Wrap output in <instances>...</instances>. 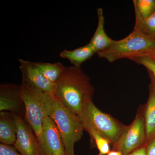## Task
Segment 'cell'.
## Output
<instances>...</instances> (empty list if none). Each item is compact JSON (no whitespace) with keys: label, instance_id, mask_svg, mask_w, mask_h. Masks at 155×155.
<instances>
[{"label":"cell","instance_id":"16","mask_svg":"<svg viewBox=\"0 0 155 155\" xmlns=\"http://www.w3.org/2000/svg\"><path fill=\"white\" fill-rule=\"evenodd\" d=\"M136 21L149 18L155 13V0H134Z\"/></svg>","mask_w":155,"mask_h":155},{"label":"cell","instance_id":"15","mask_svg":"<svg viewBox=\"0 0 155 155\" xmlns=\"http://www.w3.org/2000/svg\"><path fill=\"white\" fill-rule=\"evenodd\" d=\"M146 143L155 137V90L153 87L145 111Z\"/></svg>","mask_w":155,"mask_h":155},{"label":"cell","instance_id":"22","mask_svg":"<svg viewBox=\"0 0 155 155\" xmlns=\"http://www.w3.org/2000/svg\"><path fill=\"white\" fill-rule=\"evenodd\" d=\"M146 143L127 155H146Z\"/></svg>","mask_w":155,"mask_h":155},{"label":"cell","instance_id":"24","mask_svg":"<svg viewBox=\"0 0 155 155\" xmlns=\"http://www.w3.org/2000/svg\"><path fill=\"white\" fill-rule=\"evenodd\" d=\"M150 56V57H151L154 60H155V51L153 52L152 53Z\"/></svg>","mask_w":155,"mask_h":155},{"label":"cell","instance_id":"2","mask_svg":"<svg viewBox=\"0 0 155 155\" xmlns=\"http://www.w3.org/2000/svg\"><path fill=\"white\" fill-rule=\"evenodd\" d=\"M155 51V41L145 35L137 28L127 37L119 40H114L105 50L97 54L110 63L119 59L128 58L130 60L145 55H150Z\"/></svg>","mask_w":155,"mask_h":155},{"label":"cell","instance_id":"6","mask_svg":"<svg viewBox=\"0 0 155 155\" xmlns=\"http://www.w3.org/2000/svg\"><path fill=\"white\" fill-rule=\"evenodd\" d=\"M146 143L144 118L141 114L136 116L133 122L126 126L113 150L119 151L122 155H127Z\"/></svg>","mask_w":155,"mask_h":155},{"label":"cell","instance_id":"4","mask_svg":"<svg viewBox=\"0 0 155 155\" xmlns=\"http://www.w3.org/2000/svg\"><path fill=\"white\" fill-rule=\"evenodd\" d=\"M80 120L84 130H94L107 140L113 146L117 143L126 127L110 115L100 110L92 100L87 103Z\"/></svg>","mask_w":155,"mask_h":155},{"label":"cell","instance_id":"14","mask_svg":"<svg viewBox=\"0 0 155 155\" xmlns=\"http://www.w3.org/2000/svg\"><path fill=\"white\" fill-rule=\"evenodd\" d=\"M34 66L47 79L54 84L59 80L67 67L60 62L48 63L33 62Z\"/></svg>","mask_w":155,"mask_h":155},{"label":"cell","instance_id":"12","mask_svg":"<svg viewBox=\"0 0 155 155\" xmlns=\"http://www.w3.org/2000/svg\"><path fill=\"white\" fill-rule=\"evenodd\" d=\"M98 24L94 34L91 39L90 44L93 48L96 54L102 51L109 47L114 41L107 35L104 29V17L103 9L98 8L97 9Z\"/></svg>","mask_w":155,"mask_h":155},{"label":"cell","instance_id":"19","mask_svg":"<svg viewBox=\"0 0 155 155\" xmlns=\"http://www.w3.org/2000/svg\"><path fill=\"white\" fill-rule=\"evenodd\" d=\"M131 61L145 67L152 74L155 82V60L150 55H145L134 58Z\"/></svg>","mask_w":155,"mask_h":155},{"label":"cell","instance_id":"13","mask_svg":"<svg viewBox=\"0 0 155 155\" xmlns=\"http://www.w3.org/2000/svg\"><path fill=\"white\" fill-rule=\"evenodd\" d=\"M95 54L91 45L88 43L74 50H64L60 53V56L61 58L69 60L72 66L81 68V65Z\"/></svg>","mask_w":155,"mask_h":155},{"label":"cell","instance_id":"5","mask_svg":"<svg viewBox=\"0 0 155 155\" xmlns=\"http://www.w3.org/2000/svg\"><path fill=\"white\" fill-rule=\"evenodd\" d=\"M55 98L52 119L61 135L66 155H75V143L81 138L84 128L80 118Z\"/></svg>","mask_w":155,"mask_h":155},{"label":"cell","instance_id":"9","mask_svg":"<svg viewBox=\"0 0 155 155\" xmlns=\"http://www.w3.org/2000/svg\"><path fill=\"white\" fill-rule=\"evenodd\" d=\"M19 69L22 84L54 96L56 84L47 79L33 64V62L19 59Z\"/></svg>","mask_w":155,"mask_h":155},{"label":"cell","instance_id":"1","mask_svg":"<svg viewBox=\"0 0 155 155\" xmlns=\"http://www.w3.org/2000/svg\"><path fill=\"white\" fill-rule=\"evenodd\" d=\"M94 91L88 75L81 68L72 65L56 82L54 97L80 119L87 103L92 100Z\"/></svg>","mask_w":155,"mask_h":155},{"label":"cell","instance_id":"20","mask_svg":"<svg viewBox=\"0 0 155 155\" xmlns=\"http://www.w3.org/2000/svg\"><path fill=\"white\" fill-rule=\"evenodd\" d=\"M0 155H21L15 147L1 143L0 144Z\"/></svg>","mask_w":155,"mask_h":155},{"label":"cell","instance_id":"3","mask_svg":"<svg viewBox=\"0 0 155 155\" xmlns=\"http://www.w3.org/2000/svg\"><path fill=\"white\" fill-rule=\"evenodd\" d=\"M20 85L21 96L25 106V119L32 127L38 140L40 137L45 118H52L54 96L36 89Z\"/></svg>","mask_w":155,"mask_h":155},{"label":"cell","instance_id":"21","mask_svg":"<svg viewBox=\"0 0 155 155\" xmlns=\"http://www.w3.org/2000/svg\"><path fill=\"white\" fill-rule=\"evenodd\" d=\"M146 155H155V137L146 144Z\"/></svg>","mask_w":155,"mask_h":155},{"label":"cell","instance_id":"8","mask_svg":"<svg viewBox=\"0 0 155 155\" xmlns=\"http://www.w3.org/2000/svg\"><path fill=\"white\" fill-rule=\"evenodd\" d=\"M13 114L17 127V138L14 147L21 155H40L38 140L32 127L25 118Z\"/></svg>","mask_w":155,"mask_h":155},{"label":"cell","instance_id":"23","mask_svg":"<svg viewBox=\"0 0 155 155\" xmlns=\"http://www.w3.org/2000/svg\"><path fill=\"white\" fill-rule=\"evenodd\" d=\"M107 155H122V153L119 151L113 150L110 151V152L108 153Z\"/></svg>","mask_w":155,"mask_h":155},{"label":"cell","instance_id":"10","mask_svg":"<svg viewBox=\"0 0 155 155\" xmlns=\"http://www.w3.org/2000/svg\"><path fill=\"white\" fill-rule=\"evenodd\" d=\"M6 111L25 118L24 102L20 85L5 84L0 86V112Z\"/></svg>","mask_w":155,"mask_h":155},{"label":"cell","instance_id":"17","mask_svg":"<svg viewBox=\"0 0 155 155\" xmlns=\"http://www.w3.org/2000/svg\"><path fill=\"white\" fill-rule=\"evenodd\" d=\"M134 28L155 41V13L147 19L135 21Z\"/></svg>","mask_w":155,"mask_h":155},{"label":"cell","instance_id":"18","mask_svg":"<svg viewBox=\"0 0 155 155\" xmlns=\"http://www.w3.org/2000/svg\"><path fill=\"white\" fill-rule=\"evenodd\" d=\"M90 135L92 140H94L99 151L98 155H107L110 151V143L98 133L92 129L86 130Z\"/></svg>","mask_w":155,"mask_h":155},{"label":"cell","instance_id":"25","mask_svg":"<svg viewBox=\"0 0 155 155\" xmlns=\"http://www.w3.org/2000/svg\"><path fill=\"white\" fill-rule=\"evenodd\" d=\"M153 87L154 88L155 90V82L153 81Z\"/></svg>","mask_w":155,"mask_h":155},{"label":"cell","instance_id":"11","mask_svg":"<svg viewBox=\"0 0 155 155\" xmlns=\"http://www.w3.org/2000/svg\"><path fill=\"white\" fill-rule=\"evenodd\" d=\"M17 138V127L14 115L6 111L0 113V142L14 145Z\"/></svg>","mask_w":155,"mask_h":155},{"label":"cell","instance_id":"7","mask_svg":"<svg viewBox=\"0 0 155 155\" xmlns=\"http://www.w3.org/2000/svg\"><path fill=\"white\" fill-rule=\"evenodd\" d=\"M38 141L40 155H66L58 127L51 117L44 120Z\"/></svg>","mask_w":155,"mask_h":155}]
</instances>
